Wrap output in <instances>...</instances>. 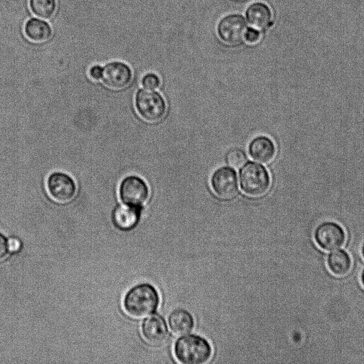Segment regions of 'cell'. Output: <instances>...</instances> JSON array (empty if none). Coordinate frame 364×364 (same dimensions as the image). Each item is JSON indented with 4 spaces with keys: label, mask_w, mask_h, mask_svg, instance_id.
<instances>
[{
    "label": "cell",
    "mask_w": 364,
    "mask_h": 364,
    "mask_svg": "<svg viewBox=\"0 0 364 364\" xmlns=\"http://www.w3.org/2000/svg\"><path fill=\"white\" fill-rule=\"evenodd\" d=\"M251 157L261 163H269L275 156L276 147L274 142L267 136H259L254 138L249 144Z\"/></svg>",
    "instance_id": "cell-12"
},
{
    "label": "cell",
    "mask_w": 364,
    "mask_h": 364,
    "mask_svg": "<svg viewBox=\"0 0 364 364\" xmlns=\"http://www.w3.org/2000/svg\"><path fill=\"white\" fill-rule=\"evenodd\" d=\"M237 1H247V0H235Z\"/></svg>",
    "instance_id": "cell-27"
},
{
    "label": "cell",
    "mask_w": 364,
    "mask_h": 364,
    "mask_svg": "<svg viewBox=\"0 0 364 364\" xmlns=\"http://www.w3.org/2000/svg\"><path fill=\"white\" fill-rule=\"evenodd\" d=\"M240 180L243 192L253 197L264 195L270 186L268 171L262 165L255 162H248L241 168Z\"/></svg>",
    "instance_id": "cell-3"
},
{
    "label": "cell",
    "mask_w": 364,
    "mask_h": 364,
    "mask_svg": "<svg viewBox=\"0 0 364 364\" xmlns=\"http://www.w3.org/2000/svg\"><path fill=\"white\" fill-rule=\"evenodd\" d=\"M9 251L8 240L0 232V261L6 257Z\"/></svg>",
    "instance_id": "cell-22"
},
{
    "label": "cell",
    "mask_w": 364,
    "mask_h": 364,
    "mask_svg": "<svg viewBox=\"0 0 364 364\" xmlns=\"http://www.w3.org/2000/svg\"><path fill=\"white\" fill-rule=\"evenodd\" d=\"M135 106L139 115L145 120L155 122L165 115L166 106L163 97L158 92L140 89L135 96Z\"/></svg>",
    "instance_id": "cell-4"
},
{
    "label": "cell",
    "mask_w": 364,
    "mask_h": 364,
    "mask_svg": "<svg viewBox=\"0 0 364 364\" xmlns=\"http://www.w3.org/2000/svg\"><path fill=\"white\" fill-rule=\"evenodd\" d=\"M47 189L50 196L56 201L65 203L70 200L76 193V185L68 174L55 171L47 179Z\"/></svg>",
    "instance_id": "cell-7"
},
{
    "label": "cell",
    "mask_w": 364,
    "mask_h": 364,
    "mask_svg": "<svg viewBox=\"0 0 364 364\" xmlns=\"http://www.w3.org/2000/svg\"><path fill=\"white\" fill-rule=\"evenodd\" d=\"M21 242L17 238L11 237L8 240L9 250L17 252L21 249Z\"/></svg>",
    "instance_id": "cell-24"
},
{
    "label": "cell",
    "mask_w": 364,
    "mask_h": 364,
    "mask_svg": "<svg viewBox=\"0 0 364 364\" xmlns=\"http://www.w3.org/2000/svg\"><path fill=\"white\" fill-rule=\"evenodd\" d=\"M246 30L245 20L239 14L228 15L222 18L218 25L219 37L229 45L240 43L245 38Z\"/></svg>",
    "instance_id": "cell-6"
},
{
    "label": "cell",
    "mask_w": 364,
    "mask_h": 364,
    "mask_svg": "<svg viewBox=\"0 0 364 364\" xmlns=\"http://www.w3.org/2000/svg\"><path fill=\"white\" fill-rule=\"evenodd\" d=\"M24 33L26 37L32 42L43 43L50 39L52 35V30L47 22L32 18L26 22Z\"/></svg>",
    "instance_id": "cell-15"
},
{
    "label": "cell",
    "mask_w": 364,
    "mask_h": 364,
    "mask_svg": "<svg viewBox=\"0 0 364 364\" xmlns=\"http://www.w3.org/2000/svg\"><path fill=\"white\" fill-rule=\"evenodd\" d=\"M132 77L130 68L122 62H111L103 68L102 81L110 88L122 89L129 85Z\"/></svg>",
    "instance_id": "cell-10"
},
{
    "label": "cell",
    "mask_w": 364,
    "mask_h": 364,
    "mask_svg": "<svg viewBox=\"0 0 364 364\" xmlns=\"http://www.w3.org/2000/svg\"><path fill=\"white\" fill-rule=\"evenodd\" d=\"M103 68L96 65L90 68L89 70L90 77L95 80H99L102 76Z\"/></svg>",
    "instance_id": "cell-23"
},
{
    "label": "cell",
    "mask_w": 364,
    "mask_h": 364,
    "mask_svg": "<svg viewBox=\"0 0 364 364\" xmlns=\"http://www.w3.org/2000/svg\"><path fill=\"white\" fill-rule=\"evenodd\" d=\"M168 326L176 336H183L191 332L194 326L192 315L186 310L178 309L168 316Z\"/></svg>",
    "instance_id": "cell-14"
},
{
    "label": "cell",
    "mask_w": 364,
    "mask_h": 364,
    "mask_svg": "<svg viewBox=\"0 0 364 364\" xmlns=\"http://www.w3.org/2000/svg\"><path fill=\"white\" fill-rule=\"evenodd\" d=\"M141 333L144 339L152 345H161L168 337L166 324L158 315L151 316L144 320Z\"/></svg>",
    "instance_id": "cell-11"
},
{
    "label": "cell",
    "mask_w": 364,
    "mask_h": 364,
    "mask_svg": "<svg viewBox=\"0 0 364 364\" xmlns=\"http://www.w3.org/2000/svg\"><path fill=\"white\" fill-rule=\"evenodd\" d=\"M159 304V294L149 284H141L133 287L124 299L125 311L136 318H144L153 313Z\"/></svg>",
    "instance_id": "cell-1"
},
{
    "label": "cell",
    "mask_w": 364,
    "mask_h": 364,
    "mask_svg": "<svg viewBox=\"0 0 364 364\" xmlns=\"http://www.w3.org/2000/svg\"><path fill=\"white\" fill-rule=\"evenodd\" d=\"M247 160L245 153L240 149H232L226 155L228 164L233 168H240Z\"/></svg>",
    "instance_id": "cell-19"
},
{
    "label": "cell",
    "mask_w": 364,
    "mask_h": 364,
    "mask_svg": "<svg viewBox=\"0 0 364 364\" xmlns=\"http://www.w3.org/2000/svg\"><path fill=\"white\" fill-rule=\"evenodd\" d=\"M329 270L336 276H344L351 269V259L343 250H337L330 253L327 258Z\"/></svg>",
    "instance_id": "cell-17"
},
{
    "label": "cell",
    "mask_w": 364,
    "mask_h": 364,
    "mask_svg": "<svg viewBox=\"0 0 364 364\" xmlns=\"http://www.w3.org/2000/svg\"><path fill=\"white\" fill-rule=\"evenodd\" d=\"M362 255H363V256L364 257V243H363V245L362 246Z\"/></svg>",
    "instance_id": "cell-26"
},
{
    "label": "cell",
    "mask_w": 364,
    "mask_h": 364,
    "mask_svg": "<svg viewBox=\"0 0 364 364\" xmlns=\"http://www.w3.org/2000/svg\"><path fill=\"white\" fill-rule=\"evenodd\" d=\"M361 282L364 287V269L363 270L362 274H361Z\"/></svg>",
    "instance_id": "cell-25"
},
{
    "label": "cell",
    "mask_w": 364,
    "mask_h": 364,
    "mask_svg": "<svg viewBox=\"0 0 364 364\" xmlns=\"http://www.w3.org/2000/svg\"><path fill=\"white\" fill-rule=\"evenodd\" d=\"M119 197L127 205L139 207L149 197V188L146 182L139 176H129L119 185Z\"/></svg>",
    "instance_id": "cell-5"
},
{
    "label": "cell",
    "mask_w": 364,
    "mask_h": 364,
    "mask_svg": "<svg viewBox=\"0 0 364 364\" xmlns=\"http://www.w3.org/2000/svg\"><path fill=\"white\" fill-rule=\"evenodd\" d=\"M314 237L321 248L333 250L343 245L346 233L338 224L333 222H325L316 228Z\"/></svg>",
    "instance_id": "cell-9"
},
{
    "label": "cell",
    "mask_w": 364,
    "mask_h": 364,
    "mask_svg": "<svg viewBox=\"0 0 364 364\" xmlns=\"http://www.w3.org/2000/svg\"><path fill=\"white\" fill-rule=\"evenodd\" d=\"M139 218V208L127 204L117 207L113 213L114 224L124 230L132 228L136 224Z\"/></svg>",
    "instance_id": "cell-16"
},
{
    "label": "cell",
    "mask_w": 364,
    "mask_h": 364,
    "mask_svg": "<svg viewBox=\"0 0 364 364\" xmlns=\"http://www.w3.org/2000/svg\"><path fill=\"white\" fill-rule=\"evenodd\" d=\"M246 16L249 23L258 30H264L272 24L271 10L264 3L251 4L247 9Z\"/></svg>",
    "instance_id": "cell-13"
},
{
    "label": "cell",
    "mask_w": 364,
    "mask_h": 364,
    "mask_svg": "<svg viewBox=\"0 0 364 364\" xmlns=\"http://www.w3.org/2000/svg\"><path fill=\"white\" fill-rule=\"evenodd\" d=\"M160 79L154 73H147L145 75L141 80L142 85L149 90H154L159 87Z\"/></svg>",
    "instance_id": "cell-20"
},
{
    "label": "cell",
    "mask_w": 364,
    "mask_h": 364,
    "mask_svg": "<svg viewBox=\"0 0 364 364\" xmlns=\"http://www.w3.org/2000/svg\"><path fill=\"white\" fill-rule=\"evenodd\" d=\"M174 354L183 364H203L212 355V348L204 338L188 335L179 338L175 343Z\"/></svg>",
    "instance_id": "cell-2"
},
{
    "label": "cell",
    "mask_w": 364,
    "mask_h": 364,
    "mask_svg": "<svg viewBox=\"0 0 364 364\" xmlns=\"http://www.w3.org/2000/svg\"><path fill=\"white\" fill-rule=\"evenodd\" d=\"M32 12L37 16L48 18L52 16L56 9L55 0H29Z\"/></svg>",
    "instance_id": "cell-18"
},
{
    "label": "cell",
    "mask_w": 364,
    "mask_h": 364,
    "mask_svg": "<svg viewBox=\"0 0 364 364\" xmlns=\"http://www.w3.org/2000/svg\"><path fill=\"white\" fill-rule=\"evenodd\" d=\"M260 38V33L259 32L253 28H247L245 33V38L246 42L248 43H257Z\"/></svg>",
    "instance_id": "cell-21"
},
{
    "label": "cell",
    "mask_w": 364,
    "mask_h": 364,
    "mask_svg": "<svg viewBox=\"0 0 364 364\" xmlns=\"http://www.w3.org/2000/svg\"><path fill=\"white\" fill-rule=\"evenodd\" d=\"M211 186L214 193L223 199H230L237 192V178L235 171L229 167H220L211 177Z\"/></svg>",
    "instance_id": "cell-8"
}]
</instances>
